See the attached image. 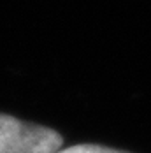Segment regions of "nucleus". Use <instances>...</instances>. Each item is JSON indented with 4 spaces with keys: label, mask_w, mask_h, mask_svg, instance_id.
<instances>
[{
    "label": "nucleus",
    "mask_w": 151,
    "mask_h": 153,
    "mask_svg": "<svg viewBox=\"0 0 151 153\" xmlns=\"http://www.w3.org/2000/svg\"><path fill=\"white\" fill-rule=\"evenodd\" d=\"M58 153H127V152H118V150L98 146V144H77V146H70V148L60 150Z\"/></svg>",
    "instance_id": "obj_2"
},
{
    "label": "nucleus",
    "mask_w": 151,
    "mask_h": 153,
    "mask_svg": "<svg viewBox=\"0 0 151 153\" xmlns=\"http://www.w3.org/2000/svg\"><path fill=\"white\" fill-rule=\"evenodd\" d=\"M61 144L56 130L0 113V153H58Z\"/></svg>",
    "instance_id": "obj_1"
}]
</instances>
